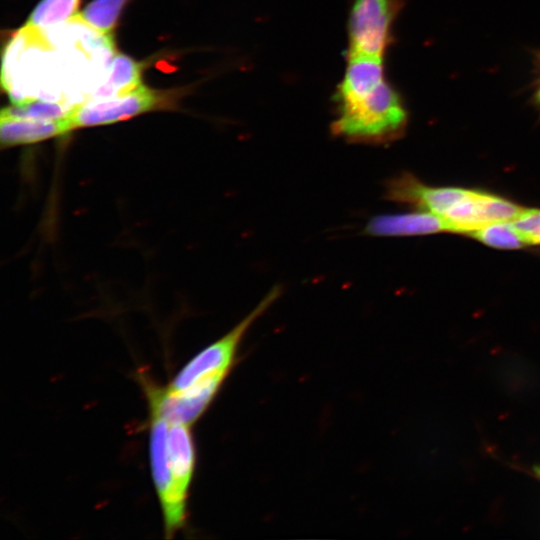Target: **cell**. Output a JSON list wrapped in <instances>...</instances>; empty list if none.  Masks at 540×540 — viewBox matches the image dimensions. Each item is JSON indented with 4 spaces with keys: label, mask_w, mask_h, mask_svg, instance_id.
Listing matches in <instances>:
<instances>
[{
    "label": "cell",
    "mask_w": 540,
    "mask_h": 540,
    "mask_svg": "<svg viewBox=\"0 0 540 540\" xmlns=\"http://www.w3.org/2000/svg\"><path fill=\"white\" fill-rule=\"evenodd\" d=\"M334 95L332 133L350 143L381 145L400 139L408 111L388 81L384 58L348 55Z\"/></svg>",
    "instance_id": "obj_1"
},
{
    "label": "cell",
    "mask_w": 540,
    "mask_h": 540,
    "mask_svg": "<svg viewBox=\"0 0 540 540\" xmlns=\"http://www.w3.org/2000/svg\"><path fill=\"white\" fill-rule=\"evenodd\" d=\"M384 196L438 216L448 231L468 234L491 223L512 221L522 210L515 203L488 192L427 186L410 173L388 180Z\"/></svg>",
    "instance_id": "obj_2"
},
{
    "label": "cell",
    "mask_w": 540,
    "mask_h": 540,
    "mask_svg": "<svg viewBox=\"0 0 540 540\" xmlns=\"http://www.w3.org/2000/svg\"><path fill=\"white\" fill-rule=\"evenodd\" d=\"M281 293V287L274 286L258 305L229 332L191 358L166 387L179 391L200 382H216L223 385L232 370L240 343L247 331Z\"/></svg>",
    "instance_id": "obj_3"
},
{
    "label": "cell",
    "mask_w": 540,
    "mask_h": 540,
    "mask_svg": "<svg viewBox=\"0 0 540 540\" xmlns=\"http://www.w3.org/2000/svg\"><path fill=\"white\" fill-rule=\"evenodd\" d=\"M404 0H353L349 11L348 55L384 58Z\"/></svg>",
    "instance_id": "obj_4"
},
{
    "label": "cell",
    "mask_w": 540,
    "mask_h": 540,
    "mask_svg": "<svg viewBox=\"0 0 540 540\" xmlns=\"http://www.w3.org/2000/svg\"><path fill=\"white\" fill-rule=\"evenodd\" d=\"M150 414L149 458L154 488L160 503L165 538H173L186 526L187 499L178 492L170 469L168 457L169 422Z\"/></svg>",
    "instance_id": "obj_5"
},
{
    "label": "cell",
    "mask_w": 540,
    "mask_h": 540,
    "mask_svg": "<svg viewBox=\"0 0 540 540\" xmlns=\"http://www.w3.org/2000/svg\"><path fill=\"white\" fill-rule=\"evenodd\" d=\"M159 95L144 85L119 96L93 98L74 104L67 117L72 130L82 127L111 124L157 107Z\"/></svg>",
    "instance_id": "obj_6"
},
{
    "label": "cell",
    "mask_w": 540,
    "mask_h": 540,
    "mask_svg": "<svg viewBox=\"0 0 540 540\" xmlns=\"http://www.w3.org/2000/svg\"><path fill=\"white\" fill-rule=\"evenodd\" d=\"M442 231H448L442 219L423 210L376 215L364 227V233L373 237L421 236Z\"/></svg>",
    "instance_id": "obj_7"
},
{
    "label": "cell",
    "mask_w": 540,
    "mask_h": 540,
    "mask_svg": "<svg viewBox=\"0 0 540 540\" xmlns=\"http://www.w3.org/2000/svg\"><path fill=\"white\" fill-rule=\"evenodd\" d=\"M69 131H72V127L67 115L59 119L0 116L2 148L37 143L66 134Z\"/></svg>",
    "instance_id": "obj_8"
},
{
    "label": "cell",
    "mask_w": 540,
    "mask_h": 540,
    "mask_svg": "<svg viewBox=\"0 0 540 540\" xmlns=\"http://www.w3.org/2000/svg\"><path fill=\"white\" fill-rule=\"evenodd\" d=\"M190 426L169 422L167 438L172 477L178 492L187 500L196 468V447Z\"/></svg>",
    "instance_id": "obj_9"
},
{
    "label": "cell",
    "mask_w": 540,
    "mask_h": 540,
    "mask_svg": "<svg viewBox=\"0 0 540 540\" xmlns=\"http://www.w3.org/2000/svg\"><path fill=\"white\" fill-rule=\"evenodd\" d=\"M140 63L132 58L117 54L106 68V78L94 92L92 98H108L126 94L141 85Z\"/></svg>",
    "instance_id": "obj_10"
},
{
    "label": "cell",
    "mask_w": 540,
    "mask_h": 540,
    "mask_svg": "<svg viewBox=\"0 0 540 540\" xmlns=\"http://www.w3.org/2000/svg\"><path fill=\"white\" fill-rule=\"evenodd\" d=\"M126 0H93L73 19L94 30L102 37L111 38L120 11Z\"/></svg>",
    "instance_id": "obj_11"
},
{
    "label": "cell",
    "mask_w": 540,
    "mask_h": 540,
    "mask_svg": "<svg viewBox=\"0 0 540 540\" xmlns=\"http://www.w3.org/2000/svg\"><path fill=\"white\" fill-rule=\"evenodd\" d=\"M78 6L79 0H41L26 25L37 30L54 28L73 19Z\"/></svg>",
    "instance_id": "obj_12"
},
{
    "label": "cell",
    "mask_w": 540,
    "mask_h": 540,
    "mask_svg": "<svg viewBox=\"0 0 540 540\" xmlns=\"http://www.w3.org/2000/svg\"><path fill=\"white\" fill-rule=\"evenodd\" d=\"M72 106L61 101L27 98L2 109L1 115L29 119H59L66 116Z\"/></svg>",
    "instance_id": "obj_13"
},
{
    "label": "cell",
    "mask_w": 540,
    "mask_h": 540,
    "mask_svg": "<svg viewBox=\"0 0 540 540\" xmlns=\"http://www.w3.org/2000/svg\"><path fill=\"white\" fill-rule=\"evenodd\" d=\"M483 244L501 249H517L525 243L512 221L488 224L471 234Z\"/></svg>",
    "instance_id": "obj_14"
},
{
    "label": "cell",
    "mask_w": 540,
    "mask_h": 540,
    "mask_svg": "<svg viewBox=\"0 0 540 540\" xmlns=\"http://www.w3.org/2000/svg\"><path fill=\"white\" fill-rule=\"evenodd\" d=\"M512 223L525 244L540 245V209H523Z\"/></svg>",
    "instance_id": "obj_15"
},
{
    "label": "cell",
    "mask_w": 540,
    "mask_h": 540,
    "mask_svg": "<svg viewBox=\"0 0 540 540\" xmlns=\"http://www.w3.org/2000/svg\"><path fill=\"white\" fill-rule=\"evenodd\" d=\"M535 62H536V68H537V77L534 84L532 101L540 113V51H537L535 53Z\"/></svg>",
    "instance_id": "obj_16"
},
{
    "label": "cell",
    "mask_w": 540,
    "mask_h": 540,
    "mask_svg": "<svg viewBox=\"0 0 540 540\" xmlns=\"http://www.w3.org/2000/svg\"><path fill=\"white\" fill-rule=\"evenodd\" d=\"M533 475L540 481V466L533 468Z\"/></svg>",
    "instance_id": "obj_17"
}]
</instances>
